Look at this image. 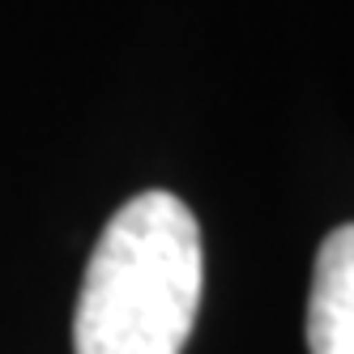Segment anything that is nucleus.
<instances>
[{
    "instance_id": "nucleus-1",
    "label": "nucleus",
    "mask_w": 354,
    "mask_h": 354,
    "mask_svg": "<svg viewBox=\"0 0 354 354\" xmlns=\"http://www.w3.org/2000/svg\"><path fill=\"white\" fill-rule=\"evenodd\" d=\"M205 290L192 209L149 188L111 214L82 277L73 354H184Z\"/></svg>"
},
{
    "instance_id": "nucleus-2",
    "label": "nucleus",
    "mask_w": 354,
    "mask_h": 354,
    "mask_svg": "<svg viewBox=\"0 0 354 354\" xmlns=\"http://www.w3.org/2000/svg\"><path fill=\"white\" fill-rule=\"evenodd\" d=\"M308 350L354 354V222L328 231L308 290Z\"/></svg>"
}]
</instances>
